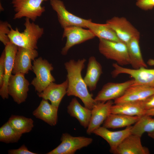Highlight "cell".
Listing matches in <instances>:
<instances>
[{
  "label": "cell",
  "mask_w": 154,
  "mask_h": 154,
  "mask_svg": "<svg viewBox=\"0 0 154 154\" xmlns=\"http://www.w3.org/2000/svg\"><path fill=\"white\" fill-rule=\"evenodd\" d=\"M32 70L35 77L32 80L31 84L35 90L40 93L55 80L51 74L54 69L52 64L41 57L35 59L33 62Z\"/></svg>",
  "instance_id": "277c9868"
},
{
  "label": "cell",
  "mask_w": 154,
  "mask_h": 154,
  "mask_svg": "<svg viewBox=\"0 0 154 154\" xmlns=\"http://www.w3.org/2000/svg\"><path fill=\"white\" fill-rule=\"evenodd\" d=\"M5 52L4 49L0 57V87L2 86L4 76L5 67Z\"/></svg>",
  "instance_id": "d6a6232c"
},
{
  "label": "cell",
  "mask_w": 154,
  "mask_h": 154,
  "mask_svg": "<svg viewBox=\"0 0 154 154\" xmlns=\"http://www.w3.org/2000/svg\"><path fill=\"white\" fill-rule=\"evenodd\" d=\"M0 11H3L4 10V8L2 7V5L1 3L0 4Z\"/></svg>",
  "instance_id": "74e56055"
},
{
  "label": "cell",
  "mask_w": 154,
  "mask_h": 154,
  "mask_svg": "<svg viewBox=\"0 0 154 154\" xmlns=\"http://www.w3.org/2000/svg\"><path fill=\"white\" fill-rule=\"evenodd\" d=\"M61 143L47 154H74L78 150L87 147L92 142L93 139L84 136L74 137L67 133L61 137Z\"/></svg>",
  "instance_id": "52a82bcc"
},
{
  "label": "cell",
  "mask_w": 154,
  "mask_h": 154,
  "mask_svg": "<svg viewBox=\"0 0 154 154\" xmlns=\"http://www.w3.org/2000/svg\"><path fill=\"white\" fill-rule=\"evenodd\" d=\"M98 50L107 59L114 60L120 66L130 64L127 45L120 42L99 39Z\"/></svg>",
  "instance_id": "3957f363"
},
{
  "label": "cell",
  "mask_w": 154,
  "mask_h": 154,
  "mask_svg": "<svg viewBox=\"0 0 154 154\" xmlns=\"http://www.w3.org/2000/svg\"><path fill=\"white\" fill-rule=\"evenodd\" d=\"M50 3L53 10L56 12L58 21L63 29L72 26L87 28V24L92 21L91 19H84L69 12L60 0H50Z\"/></svg>",
  "instance_id": "9c48e42d"
},
{
  "label": "cell",
  "mask_w": 154,
  "mask_h": 154,
  "mask_svg": "<svg viewBox=\"0 0 154 154\" xmlns=\"http://www.w3.org/2000/svg\"><path fill=\"white\" fill-rule=\"evenodd\" d=\"M140 37L132 39L126 45L131 64L134 69L147 68L141 54L139 44Z\"/></svg>",
  "instance_id": "cb8c5ba5"
},
{
  "label": "cell",
  "mask_w": 154,
  "mask_h": 154,
  "mask_svg": "<svg viewBox=\"0 0 154 154\" xmlns=\"http://www.w3.org/2000/svg\"><path fill=\"white\" fill-rule=\"evenodd\" d=\"M102 72V68L100 64L95 57L90 56L88 59L86 73L84 78L90 91H94L96 89Z\"/></svg>",
  "instance_id": "7402d4cb"
},
{
  "label": "cell",
  "mask_w": 154,
  "mask_h": 154,
  "mask_svg": "<svg viewBox=\"0 0 154 154\" xmlns=\"http://www.w3.org/2000/svg\"><path fill=\"white\" fill-rule=\"evenodd\" d=\"M148 136L154 139V132L148 133Z\"/></svg>",
  "instance_id": "8d00e7d4"
},
{
  "label": "cell",
  "mask_w": 154,
  "mask_h": 154,
  "mask_svg": "<svg viewBox=\"0 0 154 154\" xmlns=\"http://www.w3.org/2000/svg\"><path fill=\"white\" fill-rule=\"evenodd\" d=\"M48 0H13L11 3L15 12L13 19L23 17L29 18L34 22L45 11L42 3Z\"/></svg>",
  "instance_id": "5b68a950"
},
{
  "label": "cell",
  "mask_w": 154,
  "mask_h": 154,
  "mask_svg": "<svg viewBox=\"0 0 154 154\" xmlns=\"http://www.w3.org/2000/svg\"><path fill=\"white\" fill-rule=\"evenodd\" d=\"M147 64L150 66H154V59H150L147 62Z\"/></svg>",
  "instance_id": "d590c367"
},
{
  "label": "cell",
  "mask_w": 154,
  "mask_h": 154,
  "mask_svg": "<svg viewBox=\"0 0 154 154\" xmlns=\"http://www.w3.org/2000/svg\"><path fill=\"white\" fill-rule=\"evenodd\" d=\"M154 94V87L141 85H132L121 97L114 100V104L125 102H139Z\"/></svg>",
  "instance_id": "2e32d148"
},
{
  "label": "cell",
  "mask_w": 154,
  "mask_h": 154,
  "mask_svg": "<svg viewBox=\"0 0 154 154\" xmlns=\"http://www.w3.org/2000/svg\"><path fill=\"white\" fill-rule=\"evenodd\" d=\"M12 128L21 134L30 132L34 127V121L31 118L12 115L7 121Z\"/></svg>",
  "instance_id": "4316f807"
},
{
  "label": "cell",
  "mask_w": 154,
  "mask_h": 154,
  "mask_svg": "<svg viewBox=\"0 0 154 154\" xmlns=\"http://www.w3.org/2000/svg\"><path fill=\"white\" fill-rule=\"evenodd\" d=\"M136 5L142 10H151L154 7V0H136Z\"/></svg>",
  "instance_id": "4dcf8cb0"
},
{
  "label": "cell",
  "mask_w": 154,
  "mask_h": 154,
  "mask_svg": "<svg viewBox=\"0 0 154 154\" xmlns=\"http://www.w3.org/2000/svg\"><path fill=\"white\" fill-rule=\"evenodd\" d=\"M68 87V81L66 79L60 84L51 83L42 92L37 93V94L40 98L50 100L51 104L58 108L62 99L66 94Z\"/></svg>",
  "instance_id": "d6986e66"
},
{
  "label": "cell",
  "mask_w": 154,
  "mask_h": 154,
  "mask_svg": "<svg viewBox=\"0 0 154 154\" xmlns=\"http://www.w3.org/2000/svg\"><path fill=\"white\" fill-rule=\"evenodd\" d=\"M81 27L72 26L64 28L62 38L66 37V41L61 52L62 55H66L73 46L94 38L95 37L89 29Z\"/></svg>",
  "instance_id": "30bf717a"
},
{
  "label": "cell",
  "mask_w": 154,
  "mask_h": 154,
  "mask_svg": "<svg viewBox=\"0 0 154 154\" xmlns=\"http://www.w3.org/2000/svg\"><path fill=\"white\" fill-rule=\"evenodd\" d=\"M141 137L131 134L120 143L112 153L114 154H149L148 149L143 146Z\"/></svg>",
  "instance_id": "ac0fdd59"
},
{
  "label": "cell",
  "mask_w": 154,
  "mask_h": 154,
  "mask_svg": "<svg viewBox=\"0 0 154 154\" xmlns=\"http://www.w3.org/2000/svg\"><path fill=\"white\" fill-rule=\"evenodd\" d=\"M140 117L110 113L104 121L103 126L112 129L126 127L135 124Z\"/></svg>",
  "instance_id": "603a6c76"
},
{
  "label": "cell",
  "mask_w": 154,
  "mask_h": 154,
  "mask_svg": "<svg viewBox=\"0 0 154 154\" xmlns=\"http://www.w3.org/2000/svg\"><path fill=\"white\" fill-rule=\"evenodd\" d=\"M87 28L93 33L95 37H98L99 39L121 42L114 31L106 23L99 24L91 21L87 24Z\"/></svg>",
  "instance_id": "484cf974"
},
{
  "label": "cell",
  "mask_w": 154,
  "mask_h": 154,
  "mask_svg": "<svg viewBox=\"0 0 154 154\" xmlns=\"http://www.w3.org/2000/svg\"><path fill=\"white\" fill-rule=\"evenodd\" d=\"M18 49L17 46L11 42L5 46V73L3 84L0 89V95L4 100L9 98V95L7 90L8 82L12 74Z\"/></svg>",
  "instance_id": "9a60e30c"
},
{
  "label": "cell",
  "mask_w": 154,
  "mask_h": 154,
  "mask_svg": "<svg viewBox=\"0 0 154 154\" xmlns=\"http://www.w3.org/2000/svg\"><path fill=\"white\" fill-rule=\"evenodd\" d=\"M9 154H36L37 153L29 151L25 144L16 149H11L8 150Z\"/></svg>",
  "instance_id": "836d02e7"
},
{
  "label": "cell",
  "mask_w": 154,
  "mask_h": 154,
  "mask_svg": "<svg viewBox=\"0 0 154 154\" xmlns=\"http://www.w3.org/2000/svg\"><path fill=\"white\" fill-rule=\"evenodd\" d=\"M67 110L71 116L77 119L84 128H87L91 117V110L81 105L76 98L72 99Z\"/></svg>",
  "instance_id": "44dd1931"
},
{
  "label": "cell",
  "mask_w": 154,
  "mask_h": 154,
  "mask_svg": "<svg viewBox=\"0 0 154 154\" xmlns=\"http://www.w3.org/2000/svg\"><path fill=\"white\" fill-rule=\"evenodd\" d=\"M22 134L15 131L7 121L0 128V141L6 143L17 142Z\"/></svg>",
  "instance_id": "f1b7e54d"
},
{
  "label": "cell",
  "mask_w": 154,
  "mask_h": 154,
  "mask_svg": "<svg viewBox=\"0 0 154 154\" xmlns=\"http://www.w3.org/2000/svg\"><path fill=\"white\" fill-rule=\"evenodd\" d=\"M106 23L114 32L119 40L127 45L133 38L140 37L138 31L125 17H114Z\"/></svg>",
  "instance_id": "ba28073f"
},
{
  "label": "cell",
  "mask_w": 154,
  "mask_h": 154,
  "mask_svg": "<svg viewBox=\"0 0 154 154\" xmlns=\"http://www.w3.org/2000/svg\"><path fill=\"white\" fill-rule=\"evenodd\" d=\"M114 104L112 100L106 102H97L91 110V115L86 133H93L100 126L111 113V109Z\"/></svg>",
  "instance_id": "5bb4252c"
},
{
  "label": "cell",
  "mask_w": 154,
  "mask_h": 154,
  "mask_svg": "<svg viewBox=\"0 0 154 154\" xmlns=\"http://www.w3.org/2000/svg\"><path fill=\"white\" fill-rule=\"evenodd\" d=\"M145 114L150 116H154V108L146 110Z\"/></svg>",
  "instance_id": "e575fe53"
},
{
  "label": "cell",
  "mask_w": 154,
  "mask_h": 154,
  "mask_svg": "<svg viewBox=\"0 0 154 154\" xmlns=\"http://www.w3.org/2000/svg\"><path fill=\"white\" fill-rule=\"evenodd\" d=\"M154 132V118L145 114L141 116L139 119L132 126L131 134L141 137L145 133Z\"/></svg>",
  "instance_id": "83f0119b"
},
{
  "label": "cell",
  "mask_w": 154,
  "mask_h": 154,
  "mask_svg": "<svg viewBox=\"0 0 154 154\" xmlns=\"http://www.w3.org/2000/svg\"><path fill=\"white\" fill-rule=\"evenodd\" d=\"M11 25L7 21L0 22V41L5 46L10 42L8 35Z\"/></svg>",
  "instance_id": "f546056e"
},
{
  "label": "cell",
  "mask_w": 154,
  "mask_h": 154,
  "mask_svg": "<svg viewBox=\"0 0 154 154\" xmlns=\"http://www.w3.org/2000/svg\"><path fill=\"white\" fill-rule=\"evenodd\" d=\"M114 68L112 72V76L115 77L120 74L129 75L134 80L132 85H141L154 87V69L142 67L138 69H130L113 63Z\"/></svg>",
  "instance_id": "8992f818"
},
{
  "label": "cell",
  "mask_w": 154,
  "mask_h": 154,
  "mask_svg": "<svg viewBox=\"0 0 154 154\" xmlns=\"http://www.w3.org/2000/svg\"><path fill=\"white\" fill-rule=\"evenodd\" d=\"M131 126L116 131H111L103 126H100L95 129L93 133L101 137L106 141L110 146V151L112 153L124 139L131 134Z\"/></svg>",
  "instance_id": "e0dca14e"
},
{
  "label": "cell",
  "mask_w": 154,
  "mask_h": 154,
  "mask_svg": "<svg viewBox=\"0 0 154 154\" xmlns=\"http://www.w3.org/2000/svg\"><path fill=\"white\" fill-rule=\"evenodd\" d=\"M58 108L49 104L48 100L42 99L38 106L33 112V114L50 125L54 126L58 121Z\"/></svg>",
  "instance_id": "ffe728a7"
},
{
  "label": "cell",
  "mask_w": 154,
  "mask_h": 154,
  "mask_svg": "<svg viewBox=\"0 0 154 154\" xmlns=\"http://www.w3.org/2000/svg\"><path fill=\"white\" fill-rule=\"evenodd\" d=\"M133 79L123 82H108L105 84L94 98L96 102H106L121 96L134 83Z\"/></svg>",
  "instance_id": "7c38bea8"
},
{
  "label": "cell",
  "mask_w": 154,
  "mask_h": 154,
  "mask_svg": "<svg viewBox=\"0 0 154 154\" xmlns=\"http://www.w3.org/2000/svg\"><path fill=\"white\" fill-rule=\"evenodd\" d=\"M146 111L139 102H125L113 104L111 109V113L132 116H142L145 114Z\"/></svg>",
  "instance_id": "d4e9b609"
},
{
  "label": "cell",
  "mask_w": 154,
  "mask_h": 154,
  "mask_svg": "<svg viewBox=\"0 0 154 154\" xmlns=\"http://www.w3.org/2000/svg\"><path fill=\"white\" fill-rule=\"evenodd\" d=\"M37 49H32L18 47L15 57L12 74L28 73L32 70V61L38 56Z\"/></svg>",
  "instance_id": "4fadbf2b"
},
{
  "label": "cell",
  "mask_w": 154,
  "mask_h": 154,
  "mask_svg": "<svg viewBox=\"0 0 154 154\" xmlns=\"http://www.w3.org/2000/svg\"><path fill=\"white\" fill-rule=\"evenodd\" d=\"M25 74H11L8 81L7 90L9 95L18 104L25 102L27 97L30 84Z\"/></svg>",
  "instance_id": "8fae6325"
},
{
  "label": "cell",
  "mask_w": 154,
  "mask_h": 154,
  "mask_svg": "<svg viewBox=\"0 0 154 154\" xmlns=\"http://www.w3.org/2000/svg\"><path fill=\"white\" fill-rule=\"evenodd\" d=\"M30 20L25 19V28L23 32H19L17 27L15 30L11 27L8 36L10 42L18 47L37 49L38 41L44 33V29Z\"/></svg>",
  "instance_id": "7a4b0ae2"
},
{
  "label": "cell",
  "mask_w": 154,
  "mask_h": 154,
  "mask_svg": "<svg viewBox=\"0 0 154 154\" xmlns=\"http://www.w3.org/2000/svg\"><path fill=\"white\" fill-rule=\"evenodd\" d=\"M85 59L77 61L71 59L66 62L64 66L67 72L68 87L66 94L79 98L84 106L91 110L97 102L89 92L88 87L82 75V71L85 67Z\"/></svg>",
  "instance_id": "6da1fadb"
},
{
  "label": "cell",
  "mask_w": 154,
  "mask_h": 154,
  "mask_svg": "<svg viewBox=\"0 0 154 154\" xmlns=\"http://www.w3.org/2000/svg\"><path fill=\"white\" fill-rule=\"evenodd\" d=\"M139 102L142 108L146 110L154 109V94Z\"/></svg>",
  "instance_id": "1f68e13d"
}]
</instances>
